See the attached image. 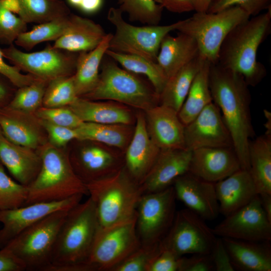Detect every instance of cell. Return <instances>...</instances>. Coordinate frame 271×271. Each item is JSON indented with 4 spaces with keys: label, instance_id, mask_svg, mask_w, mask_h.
Masks as SVG:
<instances>
[{
    "label": "cell",
    "instance_id": "cell-1",
    "mask_svg": "<svg viewBox=\"0 0 271 271\" xmlns=\"http://www.w3.org/2000/svg\"><path fill=\"white\" fill-rule=\"evenodd\" d=\"M209 86L213 102L219 108L230 134L241 168L249 171V146L254 135L249 86L241 75L216 63L210 64Z\"/></svg>",
    "mask_w": 271,
    "mask_h": 271
},
{
    "label": "cell",
    "instance_id": "cell-2",
    "mask_svg": "<svg viewBox=\"0 0 271 271\" xmlns=\"http://www.w3.org/2000/svg\"><path fill=\"white\" fill-rule=\"evenodd\" d=\"M270 33L271 8L230 31L220 46L217 63L241 75L249 86H256L267 73L265 66L257 60V50Z\"/></svg>",
    "mask_w": 271,
    "mask_h": 271
},
{
    "label": "cell",
    "instance_id": "cell-3",
    "mask_svg": "<svg viewBox=\"0 0 271 271\" xmlns=\"http://www.w3.org/2000/svg\"><path fill=\"white\" fill-rule=\"evenodd\" d=\"M42 165L28 186L25 205L60 201L77 195H88L86 185L75 173L69 156L49 143L41 147Z\"/></svg>",
    "mask_w": 271,
    "mask_h": 271
},
{
    "label": "cell",
    "instance_id": "cell-4",
    "mask_svg": "<svg viewBox=\"0 0 271 271\" xmlns=\"http://www.w3.org/2000/svg\"><path fill=\"white\" fill-rule=\"evenodd\" d=\"M86 185L96 210L99 228H106L136 218L142 195L140 185L122 167L107 177Z\"/></svg>",
    "mask_w": 271,
    "mask_h": 271
},
{
    "label": "cell",
    "instance_id": "cell-5",
    "mask_svg": "<svg viewBox=\"0 0 271 271\" xmlns=\"http://www.w3.org/2000/svg\"><path fill=\"white\" fill-rule=\"evenodd\" d=\"M99 227L90 197L71 208L58 232L51 264L87 262Z\"/></svg>",
    "mask_w": 271,
    "mask_h": 271
},
{
    "label": "cell",
    "instance_id": "cell-6",
    "mask_svg": "<svg viewBox=\"0 0 271 271\" xmlns=\"http://www.w3.org/2000/svg\"><path fill=\"white\" fill-rule=\"evenodd\" d=\"M102 62L97 85L82 97L113 101L144 111L159 104V95L151 83L120 67L112 59Z\"/></svg>",
    "mask_w": 271,
    "mask_h": 271
},
{
    "label": "cell",
    "instance_id": "cell-7",
    "mask_svg": "<svg viewBox=\"0 0 271 271\" xmlns=\"http://www.w3.org/2000/svg\"><path fill=\"white\" fill-rule=\"evenodd\" d=\"M70 209L48 215L19 233L4 248L22 262L25 270L45 271L51 263L58 232Z\"/></svg>",
    "mask_w": 271,
    "mask_h": 271
},
{
    "label": "cell",
    "instance_id": "cell-8",
    "mask_svg": "<svg viewBox=\"0 0 271 271\" xmlns=\"http://www.w3.org/2000/svg\"><path fill=\"white\" fill-rule=\"evenodd\" d=\"M250 17L236 6L214 13L196 12L181 20L177 30L193 37L197 43L200 55L210 63H216L226 36L236 25Z\"/></svg>",
    "mask_w": 271,
    "mask_h": 271
},
{
    "label": "cell",
    "instance_id": "cell-9",
    "mask_svg": "<svg viewBox=\"0 0 271 271\" xmlns=\"http://www.w3.org/2000/svg\"><path fill=\"white\" fill-rule=\"evenodd\" d=\"M118 8H110L107 19L113 26L108 49L123 53L139 55L157 62L163 38L177 30L181 20L167 25L137 26L126 22Z\"/></svg>",
    "mask_w": 271,
    "mask_h": 271
},
{
    "label": "cell",
    "instance_id": "cell-10",
    "mask_svg": "<svg viewBox=\"0 0 271 271\" xmlns=\"http://www.w3.org/2000/svg\"><path fill=\"white\" fill-rule=\"evenodd\" d=\"M141 245L136 218L108 227H99L87 262L95 271H111Z\"/></svg>",
    "mask_w": 271,
    "mask_h": 271
},
{
    "label": "cell",
    "instance_id": "cell-11",
    "mask_svg": "<svg viewBox=\"0 0 271 271\" xmlns=\"http://www.w3.org/2000/svg\"><path fill=\"white\" fill-rule=\"evenodd\" d=\"M176 199L173 186L142 194L136 210V229L142 244L161 242L173 222Z\"/></svg>",
    "mask_w": 271,
    "mask_h": 271
},
{
    "label": "cell",
    "instance_id": "cell-12",
    "mask_svg": "<svg viewBox=\"0 0 271 271\" xmlns=\"http://www.w3.org/2000/svg\"><path fill=\"white\" fill-rule=\"evenodd\" d=\"M1 50L4 57L20 71L47 82L58 77L73 75L79 53L51 45L31 53L23 52L13 44Z\"/></svg>",
    "mask_w": 271,
    "mask_h": 271
},
{
    "label": "cell",
    "instance_id": "cell-13",
    "mask_svg": "<svg viewBox=\"0 0 271 271\" xmlns=\"http://www.w3.org/2000/svg\"><path fill=\"white\" fill-rule=\"evenodd\" d=\"M205 221L188 208L176 212L172 226L161 242L162 247L179 256L210 254L217 236Z\"/></svg>",
    "mask_w": 271,
    "mask_h": 271
},
{
    "label": "cell",
    "instance_id": "cell-14",
    "mask_svg": "<svg viewBox=\"0 0 271 271\" xmlns=\"http://www.w3.org/2000/svg\"><path fill=\"white\" fill-rule=\"evenodd\" d=\"M217 237L248 241H271V222L257 195L246 205L225 216L212 229Z\"/></svg>",
    "mask_w": 271,
    "mask_h": 271
},
{
    "label": "cell",
    "instance_id": "cell-15",
    "mask_svg": "<svg viewBox=\"0 0 271 271\" xmlns=\"http://www.w3.org/2000/svg\"><path fill=\"white\" fill-rule=\"evenodd\" d=\"M185 148L233 147L229 131L218 107L212 102L185 125Z\"/></svg>",
    "mask_w": 271,
    "mask_h": 271
},
{
    "label": "cell",
    "instance_id": "cell-16",
    "mask_svg": "<svg viewBox=\"0 0 271 271\" xmlns=\"http://www.w3.org/2000/svg\"><path fill=\"white\" fill-rule=\"evenodd\" d=\"M83 195H77L56 202H39L18 208L0 210V248L5 247L21 232L48 215L57 210L70 209L81 202Z\"/></svg>",
    "mask_w": 271,
    "mask_h": 271
},
{
    "label": "cell",
    "instance_id": "cell-17",
    "mask_svg": "<svg viewBox=\"0 0 271 271\" xmlns=\"http://www.w3.org/2000/svg\"><path fill=\"white\" fill-rule=\"evenodd\" d=\"M241 168L233 147H207L192 151L188 172L208 182L216 183Z\"/></svg>",
    "mask_w": 271,
    "mask_h": 271
},
{
    "label": "cell",
    "instance_id": "cell-18",
    "mask_svg": "<svg viewBox=\"0 0 271 271\" xmlns=\"http://www.w3.org/2000/svg\"><path fill=\"white\" fill-rule=\"evenodd\" d=\"M176 199L187 208L205 220L216 218L219 212L215 184L204 181L188 172L173 185Z\"/></svg>",
    "mask_w": 271,
    "mask_h": 271
},
{
    "label": "cell",
    "instance_id": "cell-19",
    "mask_svg": "<svg viewBox=\"0 0 271 271\" xmlns=\"http://www.w3.org/2000/svg\"><path fill=\"white\" fill-rule=\"evenodd\" d=\"M160 151L148 134L144 115L139 113L123 160L125 170L139 185L153 167Z\"/></svg>",
    "mask_w": 271,
    "mask_h": 271
},
{
    "label": "cell",
    "instance_id": "cell-20",
    "mask_svg": "<svg viewBox=\"0 0 271 271\" xmlns=\"http://www.w3.org/2000/svg\"><path fill=\"white\" fill-rule=\"evenodd\" d=\"M69 159L75 173L85 184L110 175L124 166L120 154L98 145L85 146Z\"/></svg>",
    "mask_w": 271,
    "mask_h": 271
},
{
    "label": "cell",
    "instance_id": "cell-21",
    "mask_svg": "<svg viewBox=\"0 0 271 271\" xmlns=\"http://www.w3.org/2000/svg\"><path fill=\"white\" fill-rule=\"evenodd\" d=\"M192 151L186 149L161 150L154 164L140 184L142 194L163 190L189 171Z\"/></svg>",
    "mask_w": 271,
    "mask_h": 271
},
{
    "label": "cell",
    "instance_id": "cell-22",
    "mask_svg": "<svg viewBox=\"0 0 271 271\" xmlns=\"http://www.w3.org/2000/svg\"><path fill=\"white\" fill-rule=\"evenodd\" d=\"M148 134L161 150L185 148V125L174 109L158 104L145 111Z\"/></svg>",
    "mask_w": 271,
    "mask_h": 271
},
{
    "label": "cell",
    "instance_id": "cell-23",
    "mask_svg": "<svg viewBox=\"0 0 271 271\" xmlns=\"http://www.w3.org/2000/svg\"><path fill=\"white\" fill-rule=\"evenodd\" d=\"M7 106L0 109V127L10 142L33 150L42 147L45 141L38 119Z\"/></svg>",
    "mask_w": 271,
    "mask_h": 271
},
{
    "label": "cell",
    "instance_id": "cell-24",
    "mask_svg": "<svg viewBox=\"0 0 271 271\" xmlns=\"http://www.w3.org/2000/svg\"><path fill=\"white\" fill-rule=\"evenodd\" d=\"M0 162L19 183L28 186L37 176L42 165L35 150L15 144L0 133Z\"/></svg>",
    "mask_w": 271,
    "mask_h": 271
},
{
    "label": "cell",
    "instance_id": "cell-25",
    "mask_svg": "<svg viewBox=\"0 0 271 271\" xmlns=\"http://www.w3.org/2000/svg\"><path fill=\"white\" fill-rule=\"evenodd\" d=\"M220 213L226 216L246 205L258 195L248 170L240 169L215 183Z\"/></svg>",
    "mask_w": 271,
    "mask_h": 271
},
{
    "label": "cell",
    "instance_id": "cell-26",
    "mask_svg": "<svg viewBox=\"0 0 271 271\" xmlns=\"http://www.w3.org/2000/svg\"><path fill=\"white\" fill-rule=\"evenodd\" d=\"M106 34L99 24L71 13L64 34L53 46L72 52H88L97 46Z\"/></svg>",
    "mask_w": 271,
    "mask_h": 271
},
{
    "label": "cell",
    "instance_id": "cell-27",
    "mask_svg": "<svg viewBox=\"0 0 271 271\" xmlns=\"http://www.w3.org/2000/svg\"><path fill=\"white\" fill-rule=\"evenodd\" d=\"M235 270L270 271V241H248L222 238Z\"/></svg>",
    "mask_w": 271,
    "mask_h": 271
},
{
    "label": "cell",
    "instance_id": "cell-28",
    "mask_svg": "<svg viewBox=\"0 0 271 271\" xmlns=\"http://www.w3.org/2000/svg\"><path fill=\"white\" fill-rule=\"evenodd\" d=\"M199 54L197 43L193 37L180 32L177 36L169 34L161 42L157 62L168 78Z\"/></svg>",
    "mask_w": 271,
    "mask_h": 271
},
{
    "label": "cell",
    "instance_id": "cell-29",
    "mask_svg": "<svg viewBox=\"0 0 271 271\" xmlns=\"http://www.w3.org/2000/svg\"><path fill=\"white\" fill-rule=\"evenodd\" d=\"M68 107L82 122L131 124V112L126 105L113 101H96L77 97Z\"/></svg>",
    "mask_w": 271,
    "mask_h": 271
},
{
    "label": "cell",
    "instance_id": "cell-30",
    "mask_svg": "<svg viewBox=\"0 0 271 271\" xmlns=\"http://www.w3.org/2000/svg\"><path fill=\"white\" fill-rule=\"evenodd\" d=\"M112 34H107L100 43L93 50L79 53L76 70L73 75L74 85L78 97H82L97 85L99 67L108 49Z\"/></svg>",
    "mask_w": 271,
    "mask_h": 271
},
{
    "label": "cell",
    "instance_id": "cell-31",
    "mask_svg": "<svg viewBox=\"0 0 271 271\" xmlns=\"http://www.w3.org/2000/svg\"><path fill=\"white\" fill-rule=\"evenodd\" d=\"M249 172L258 195L271 194V134L265 133L250 141Z\"/></svg>",
    "mask_w": 271,
    "mask_h": 271
},
{
    "label": "cell",
    "instance_id": "cell-32",
    "mask_svg": "<svg viewBox=\"0 0 271 271\" xmlns=\"http://www.w3.org/2000/svg\"><path fill=\"white\" fill-rule=\"evenodd\" d=\"M204 60L199 54L168 78L159 94V104L170 107L178 112Z\"/></svg>",
    "mask_w": 271,
    "mask_h": 271
},
{
    "label": "cell",
    "instance_id": "cell-33",
    "mask_svg": "<svg viewBox=\"0 0 271 271\" xmlns=\"http://www.w3.org/2000/svg\"><path fill=\"white\" fill-rule=\"evenodd\" d=\"M77 140L90 141L123 149L126 148L134 129L130 124L83 122L75 128Z\"/></svg>",
    "mask_w": 271,
    "mask_h": 271
},
{
    "label": "cell",
    "instance_id": "cell-34",
    "mask_svg": "<svg viewBox=\"0 0 271 271\" xmlns=\"http://www.w3.org/2000/svg\"><path fill=\"white\" fill-rule=\"evenodd\" d=\"M210 64L206 59L203 61L178 112L184 125L190 122L206 105L213 102L209 86Z\"/></svg>",
    "mask_w": 271,
    "mask_h": 271
},
{
    "label": "cell",
    "instance_id": "cell-35",
    "mask_svg": "<svg viewBox=\"0 0 271 271\" xmlns=\"http://www.w3.org/2000/svg\"><path fill=\"white\" fill-rule=\"evenodd\" d=\"M105 55L120 64L122 67L136 74L145 76L159 95L163 89L168 77L156 61L142 56L123 53L109 49Z\"/></svg>",
    "mask_w": 271,
    "mask_h": 271
},
{
    "label": "cell",
    "instance_id": "cell-36",
    "mask_svg": "<svg viewBox=\"0 0 271 271\" xmlns=\"http://www.w3.org/2000/svg\"><path fill=\"white\" fill-rule=\"evenodd\" d=\"M18 16L27 24H41L71 13L62 0H19Z\"/></svg>",
    "mask_w": 271,
    "mask_h": 271
},
{
    "label": "cell",
    "instance_id": "cell-37",
    "mask_svg": "<svg viewBox=\"0 0 271 271\" xmlns=\"http://www.w3.org/2000/svg\"><path fill=\"white\" fill-rule=\"evenodd\" d=\"M70 14L49 22L39 24L34 26L31 30L21 34L15 40V44L29 50L42 42L55 41L64 34Z\"/></svg>",
    "mask_w": 271,
    "mask_h": 271
},
{
    "label": "cell",
    "instance_id": "cell-38",
    "mask_svg": "<svg viewBox=\"0 0 271 271\" xmlns=\"http://www.w3.org/2000/svg\"><path fill=\"white\" fill-rule=\"evenodd\" d=\"M118 8L128 15L132 22L146 25H158L161 20L163 6L154 0H117Z\"/></svg>",
    "mask_w": 271,
    "mask_h": 271
},
{
    "label": "cell",
    "instance_id": "cell-39",
    "mask_svg": "<svg viewBox=\"0 0 271 271\" xmlns=\"http://www.w3.org/2000/svg\"><path fill=\"white\" fill-rule=\"evenodd\" d=\"M48 82L37 79L30 84L18 88L8 106L26 113L35 114L42 105Z\"/></svg>",
    "mask_w": 271,
    "mask_h": 271
},
{
    "label": "cell",
    "instance_id": "cell-40",
    "mask_svg": "<svg viewBox=\"0 0 271 271\" xmlns=\"http://www.w3.org/2000/svg\"><path fill=\"white\" fill-rule=\"evenodd\" d=\"M77 97L73 75L58 77L48 82L42 105L47 107L68 106Z\"/></svg>",
    "mask_w": 271,
    "mask_h": 271
},
{
    "label": "cell",
    "instance_id": "cell-41",
    "mask_svg": "<svg viewBox=\"0 0 271 271\" xmlns=\"http://www.w3.org/2000/svg\"><path fill=\"white\" fill-rule=\"evenodd\" d=\"M28 186L13 180L0 162V210H11L25 205Z\"/></svg>",
    "mask_w": 271,
    "mask_h": 271
},
{
    "label": "cell",
    "instance_id": "cell-42",
    "mask_svg": "<svg viewBox=\"0 0 271 271\" xmlns=\"http://www.w3.org/2000/svg\"><path fill=\"white\" fill-rule=\"evenodd\" d=\"M162 242V241H161ZM162 250L161 242L142 244L111 271H147L154 258Z\"/></svg>",
    "mask_w": 271,
    "mask_h": 271
},
{
    "label": "cell",
    "instance_id": "cell-43",
    "mask_svg": "<svg viewBox=\"0 0 271 271\" xmlns=\"http://www.w3.org/2000/svg\"><path fill=\"white\" fill-rule=\"evenodd\" d=\"M27 31V24L7 10L0 1V43L13 44L17 37Z\"/></svg>",
    "mask_w": 271,
    "mask_h": 271
},
{
    "label": "cell",
    "instance_id": "cell-44",
    "mask_svg": "<svg viewBox=\"0 0 271 271\" xmlns=\"http://www.w3.org/2000/svg\"><path fill=\"white\" fill-rule=\"evenodd\" d=\"M37 118L50 123L75 129L83 122L68 107H41L35 113Z\"/></svg>",
    "mask_w": 271,
    "mask_h": 271
},
{
    "label": "cell",
    "instance_id": "cell-45",
    "mask_svg": "<svg viewBox=\"0 0 271 271\" xmlns=\"http://www.w3.org/2000/svg\"><path fill=\"white\" fill-rule=\"evenodd\" d=\"M235 6L253 17L271 8V0H213L206 12L214 13Z\"/></svg>",
    "mask_w": 271,
    "mask_h": 271
},
{
    "label": "cell",
    "instance_id": "cell-46",
    "mask_svg": "<svg viewBox=\"0 0 271 271\" xmlns=\"http://www.w3.org/2000/svg\"><path fill=\"white\" fill-rule=\"evenodd\" d=\"M38 120L47 133L49 143L56 147H62L71 140L77 139L75 129L56 125L39 119Z\"/></svg>",
    "mask_w": 271,
    "mask_h": 271
},
{
    "label": "cell",
    "instance_id": "cell-47",
    "mask_svg": "<svg viewBox=\"0 0 271 271\" xmlns=\"http://www.w3.org/2000/svg\"><path fill=\"white\" fill-rule=\"evenodd\" d=\"M181 257L162 247L161 251L152 260L147 271H179Z\"/></svg>",
    "mask_w": 271,
    "mask_h": 271
},
{
    "label": "cell",
    "instance_id": "cell-48",
    "mask_svg": "<svg viewBox=\"0 0 271 271\" xmlns=\"http://www.w3.org/2000/svg\"><path fill=\"white\" fill-rule=\"evenodd\" d=\"M214 270L210 254H193L189 257L181 258L179 271H213Z\"/></svg>",
    "mask_w": 271,
    "mask_h": 271
},
{
    "label": "cell",
    "instance_id": "cell-49",
    "mask_svg": "<svg viewBox=\"0 0 271 271\" xmlns=\"http://www.w3.org/2000/svg\"><path fill=\"white\" fill-rule=\"evenodd\" d=\"M214 270H235L221 237H217L210 252Z\"/></svg>",
    "mask_w": 271,
    "mask_h": 271
},
{
    "label": "cell",
    "instance_id": "cell-50",
    "mask_svg": "<svg viewBox=\"0 0 271 271\" xmlns=\"http://www.w3.org/2000/svg\"><path fill=\"white\" fill-rule=\"evenodd\" d=\"M4 58L0 49V73L6 76L17 88L30 84L38 79L29 74H23L16 67L7 64Z\"/></svg>",
    "mask_w": 271,
    "mask_h": 271
},
{
    "label": "cell",
    "instance_id": "cell-51",
    "mask_svg": "<svg viewBox=\"0 0 271 271\" xmlns=\"http://www.w3.org/2000/svg\"><path fill=\"white\" fill-rule=\"evenodd\" d=\"M22 262L5 248H0V271H24Z\"/></svg>",
    "mask_w": 271,
    "mask_h": 271
},
{
    "label": "cell",
    "instance_id": "cell-52",
    "mask_svg": "<svg viewBox=\"0 0 271 271\" xmlns=\"http://www.w3.org/2000/svg\"><path fill=\"white\" fill-rule=\"evenodd\" d=\"M17 88L10 79L0 73V109L9 104Z\"/></svg>",
    "mask_w": 271,
    "mask_h": 271
},
{
    "label": "cell",
    "instance_id": "cell-53",
    "mask_svg": "<svg viewBox=\"0 0 271 271\" xmlns=\"http://www.w3.org/2000/svg\"><path fill=\"white\" fill-rule=\"evenodd\" d=\"M195 0H167L164 9L175 13H183L195 11Z\"/></svg>",
    "mask_w": 271,
    "mask_h": 271
},
{
    "label": "cell",
    "instance_id": "cell-54",
    "mask_svg": "<svg viewBox=\"0 0 271 271\" xmlns=\"http://www.w3.org/2000/svg\"><path fill=\"white\" fill-rule=\"evenodd\" d=\"M103 3V0H82L78 9L86 14H94L101 9Z\"/></svg>",
    "mask_w": 271,
    "mask_h": 271
},
{
    "label": "cell",
    "instance_id": "cell-55",
    "mask_svg": "<svg viewBox=\"0 0 271 271\" xmlns=\"http://www.w3.org/2000/svg\"><path fill=\"white\" fill-rule=\"evenodd\" d=\"M258 195L260 199L262 208L268 219L271 222V194L264 193Z\"/></svg>",
    "mask_w": 271,
    "mask_h": 271
},
{
    "label": "cell",
    "instance_id": "cell-56",
    "mask_svg": "<svg viewBox=\"0 0 271 271\" xmlns=\"http://www.w3.org/2000/svg\"><path fill=\"white\" fill-rule=\"evenodd\" d=\"M3 6L14 14L19 15L21 8L19 0H0Z\"/></svg>",
    "mask_w": 271,
    "mask_h": 271
},
{
    "label": "cell",
    "instance_id": "cell-57",
    "mask_svg": "<svg viewBox=\"0 0 271 271\" xmlns=\"http://www.w3.org/2000/svg\"><path fill=\"white\" fill-rule=\"evenodd\" d=\"M212 1L195 0V11L196 12H206Z\"/></svg>",
    "mask_w": 271,
    "mask_h": 271
},
{
    "label": "cell",
    "instance_id": "cell-58",
    "mask_svg": "<svg viewBox=\"0 0 271 271\" xmlns=\"http://www.w3.org/2000/svg\"><path fill=\"white\" fill-rule=\"evenodd\" d=\"M264 116L266 119V121L265 122V127L266 128V132L265 133L267 134H271V114L270 112L265 109L263 111Z\"/></svg>",
    "mask_w": 271,
    "mask_h": 271
},
{
    "label": "cell",
    "instance_id": "cell-59",
    "mask_svg": "<svg viewBox=\"0 0 271 271\" xmlns=\"http://www.w3.org/2000/svg\"><path fill=\"white\" fill-rule=\"evenodd\" d=\"M67 1L70 5L77 9L79 7L82 1V0H67Z\"/></svg>",
    "mask_w": 271,
    "mask_h": 271
},
{
    "label": "cell",
    "instance_id": "cell-60",
    "mask_svg": "<svg viewBox=\"0 0 271 271\" xmlns=\"http://www.w3.org/2000/svg\"><path fill=\"white\" fill-rule=\"evenodd\" d=\"M167 0H154V1L161 5L163 6V5L164 4V3L166 2Z\"/></svg>",
    "mask_w": 271,
    "mask_h": 271
},
{
    "label": "cell",
    "instance_id": "cell-61",
    "mask_svg": "<svg viewBox=\"0 0 271 271\" xmlns=\"http://www.w3.org/2000/svg\"><path fill=\"white\" fill-rule=\"evenodd\" d=\"M2 133V132L1 128V127H0V133Z\"/></svg>",
    "mask_w": 271,
    "mask_h": 271
}]
</instances>
